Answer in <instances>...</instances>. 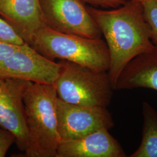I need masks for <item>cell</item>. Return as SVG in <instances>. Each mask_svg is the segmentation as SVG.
Segmentation results:
<instances>
[{
	"label": "cell",
	"mask_w": 157,
	"mask_h": 157,
	"mask_svg": "<svg viewBox=\"0 0 157 157\" xmlns=\"http://www.w3.org/2000/svg\"><path fill=\"white\" fill-rule=\"evenodd\" d=\"M146 88L157 91V45L135 57L125 67L114 90Z\"/></svg>",
	"instance_id": "obj_11"
},
{
	"label": "cell",
	"mask_w": 157,
	"mask_h": 157,
	"mask_svg": "<svg viewBox=\"0 0 157 157\" xmlns=\"http://www.w3.org/2000/svg\"><path fill=\"white\" fill-rule=\"evenodd\" d=\"M86 4L102 8H115L124 4L128 0H83Z\"/></svg>",
	"instance_id": "obj_16"
},
{
	"label": "cell",
	"mask_w": 157,
	"mask_h": 157,
	"mask_svg": "<svg viewBox=\"0 0 157 157\" xmlns=\"http://www.w3.org/2000/svg\"><path fill=\"white\" fill-rule=\"evenodd\" d=\"M16 139L11 132L0 128V157H4Z\"/></svg>",
	"instance_id": "obj_15"
},
{
	"label": "cell",
	"mask_w": 157,
	"mask_h": 157,
	"mask_svg": "<svg viewBox=\"0 0 157 157\" xmlns=\"http://www.w3.org/2000/svg\"><path fill=\"white\" fill-rule=\"evenodd\" d=\"M21 45H13L0 42V63L11 56L15 51L19 49Z\"/></svg>",
	"instance_id": "obj_17"
},
{
	"label": "cell",
	"mask_w": 157,
	"mask_h": 157,
	"mask_svg": "<svg viewBox=\"0 0 157 157\" xmlns=\"http://www.w3.org/2000/svg\"><path fill=\"white\" fill-rule=\"evenodd\" d=\"M46 27L91 39L102 36L83 0H39Z\"/></svg>",
	"instance_id": "obj_5"
},
{
	"label": "cell",
	"mask_w": 157,
	"mask_h": 157,
	"mask_svg": "<svg viewBox=\"0 0 157 157\" xmlns=\"http://www.w3.org/2000/svg\"><path fill=\"white\" fill-rule=\"evenodd\" d=\"M29 45L51 60L67 61L100 72H108L109 67V51L101 38L63 33L45 27L35 34Z\"/></svg>",
	"instance_id": "obj_3"
},
{
	"label": "cell",
	"mask_w": 157,
	"mask_h": 157,
	"mask_svg": "<svg viewBox=\"0 0 157 157\" xmlns=\"http://www.w3.org/2000/svg\"><path fill=\"white\" fill-rule=\"evenodd\" d=\"M56 157H126L120 143L109 132L101 129L82 137L61 141Z\"/></svg>",
	"instance_id": "obj_9"
},
{
	"label": "cell",
	"mask_w": 157,
	"mask_h": 157,
	"mask_svg": "<svg viewBox=\"0 0 157 157\" xmlns=\"http://www.w3.org/2000/svg\"><path fill=\"white\" fill-rule=\"evenodd\" d=\"M56 117L61 141L77 139L96 130H110L114 126L112 115L107 108L75 105L58 97Z\"/></svg>",
	"instance_id": "obj_6"
},
{
	"label": "cell",
	"mask_w": 157,
	"mask_h": 157,
	"mask_svg": "<svg viewBox=\"0 0 157 157\" xmlns=\"http://www.w3.org/2000/svg\"><path fill=\"white\" fill-rule=\"evenodd\" d=\"M87 9L105 39L110 58L108 73L114 89L129 62L154 47L143 7L140 0H128L112 10Z\"/></svg>",
	"instance_id": "obj_1"
},
{
	"label": "cell",
	"mask_w": 157,
	"mask_h": 157,
	"mask_svg": "<svg viewBox=\"0 0 157 157\" xmlns=\"http://www.w3.org/2000/svg\"><path fill=\"white\" fill-rule=\"evenodd\" d=\"M61 69L60 62H54L43 56L25 43L0 63V78L54 84Z\"/></svg>",
	"instance_id": "obj_7"
},
{
	"label": "cell",
	"mask_w": 157,
	"mask_h": 157,
	"mask_svg": "<svg viewBox=\"0 0 157 157\" xmlns=\"http://www.w3.org/2000/svg\"><path fill=\"white\" fill-rule=\"evenodd\" d=\"M0 17L28 44L35 34L46 27L39 0H0Z\"/></svg>",
	"instance_id": "obj_10"
},
{
	"label": "cell",
	"mask_w": 157,
	"mask_h": 157,
	"mask_svg": "<svg viewBox=\"0 0 157 157\" xmlns=\"http://www.w3.org/2000/svg\"><path fill=\"white\" fill-rule=\"evenodd\" d=\"M32 82L16 78H0V128L11 132L18 148H28L29 136L23 97Z\"/></svg>",
	"instance_id": "obj_8"
},
{
	"label": "cell",
	"mask_w": 157,
	"mask_h": 157,
	"mask_svg": "<svg viewBox=\"0 0 157 157\" xmlns=\"http://www.w3.org/2000/svg\"><path fill=\"white\" fill-rule=\"evenodd\" d=\"M144 17L150 29V38L154 45H157V0H140Z\"/></svg>",
	"instance_id": "obj_13"
},
{
	"label": "cell",
	"mask_w": 157,
	"mask_h": 157,
	"mask_svg": "<svg viewBox=\"0 0 157 157\" xmlns=\"http://www.w3.org/2000/svg\"><path fill=\"white\" fill-rule=\"evenodd\" d=\"M54 84L31 82L23 102L29 136L26 157H56L61 141L58 132L56 102Z\"/></svg>",
	"instance_id": "obj_2"
},
{
	"label": "cell",
	"mask_w": 157,
	"mask_h": 157,
	"mask_svg": "<svg viewBox=\"0 0 157 157\" xmlns=\"http://www.w3.org/2000/svg\"><path fill=\"white\" fill-rule=\"evenodd\" d=\"M0 42L13 45H21L25 43L22 38L14 29L0 17Z\"/></svg>",
	"instance_id": "obj_14"
},
{
	"label": "cell",
	"mask_w": 157,
	"mask_h": 157,
	"mask_svg": "<svg viewBox=\"0 0 157 157\" xmlns=\"http://www.w3.org/2000/svg\"><path fill=\"white\" fill-rule=\"evenodd\" d=\"M61 71L54 83L58 98L67 103L107 108L113 86L107 71L100 72L62 60Z\"/></svg>",
	"instance_id": "obj_4"
},
{
	"label": "cell",
	"mask_w": 157,
	"mask_h": 157,
	"mask_svg": "<svg viewBox=\"0 0 157 157\" xmlns=\"http://www.w3.org/2000/svg\"><path fill=\"white\" fill-rule=\"evenodd\" d=\"M142 115L141 142L130 157H157V111L148 102L143 101Z\"/></svg>",
	"instance_id": "obj_12"
}]
</instances>
